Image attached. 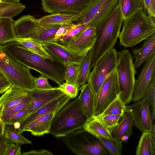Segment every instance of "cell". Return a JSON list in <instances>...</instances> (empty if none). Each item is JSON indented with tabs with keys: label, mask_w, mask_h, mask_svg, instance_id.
I'll return each instance as SVG.
<instances>
[{
	"label": "cell",
	"mask_w": 155,
	"mask_h": 155,
	"mask_svg": "<svg viewBox=\"0 0 155 155\" xmlns=\"http://www.w3.org/2000/svg\"><path fill=\"white\" fill-rule=\"evenodd\" d=\"M76 25V24L71 22L61 25L55 34L53 41L59 39L65 35Z\"/></svg>",
	"instance_id": "7bdbcfd3"
},
{
	"label": "cell",
	"mask_w": 155,
	"mask_h": 155,
	"mask_svg": "<svg viewBox=\"0 0 155 155\" xmlns=\"http://www.w3.org/2000/svg\"><path fill=\"white\" fill-rule=\"evenodd\" d=\"M119 95L117 75L115 70L104 81L94 102V116L101 114Z\"/></svg>",
	"instance_id": "8fae6325"
},
{
	"label": "cell",
	"mask_w": 155,
	"mask_h": 155,
	"mask_svg": "<svg viewBox=\"0 0 155 155\" xmlns=\"http://www.w3.org/2000/svg\"><path fill=\"white\" fill-rule=\"evenodd\" d=\"M146 40L140 48L132 50L134 58H135L134 63L135 68H138L155 53V34H153Z\"/></svg>",
	"instance_id": "7402d4cb"
},
{
	"label": "cell",
	"mask_w": 155,
	"mask_h": 155,
	"mask_svg": "<svg viewBox=\"0 0 155 155\" xmlns=\"http://www.w3.org/2000/svg\"><path fill=\"white\" fill-rule=\"evenodd\" d=\"M91 0H41L44 11L51 14L68 13L81 14Z\"/></svg>",
	"instance_id": "4fadbf2b"
},
{
	"label": "cell",
	"mask_w": 155,
	"mask_h": 155,
	"mask_svg": "<svg viewBox=\"0 0 155 155\" xmlns=\"http://www.w3.org/2000/svg\"><path fill=\"white\" fill-rule=\"evenodd\" d=\"M134 125L132 116L129 113L125 112L120 122L111 133L112 137L119 140L123 135H127L130 137L132 134V129Z\"/></svg>",
	"instance_id": "484cf974"
},
{
	"label": "cell",
	"mask_w": 155,
	"mask_h": 155,
	"mask_svg": "<svg viewBox=\"0 0 155 155\" xmlns=\"http://www.w3.org/2000/svg\"><path fill=\"white\" fill-rule=\"evenodd\" d=\"M4 135L8 143H16L20 145L32 143L31 141L25 137L18 130L15 129L13 124H5Z\"/></svg>",
	"instance_id": "f546056e"
},
{
	"label": "cell",
	"mask_w": 155,
	"mask_h": 155,
	"mask_svg": "<svg viewBox=\"0 0 155 155\" xmlns=\"http://www.w3.org/2000/svg\"><path fill=\"white\" fill-rule=\"evenodd\" d=\"M29 114L28 111L26 109L16 112L1 116L5 124H13L20 122L25 118Z\"/></svg>",
	"instance_id": "8d00e7d4"
},
{
	"label": "cell",
	"mask_w": 155,
	"mask_h": 155,
	"mask_svg": "<svg viewBox=\"0 0 155 155\" xmlns=\"http://www.w3.org/2000/svg\"><path fill=\"white\" fill-rule=\"evenodd\" d=\"M83 129L96 137L99 136L110 139H114L106 126L95 116L88 119Z\"/></svg>",
	"instance_id": "603a6c76"
},
{
	"label": "cell",
	"mask_w": 155,
	"mask_h": 155,
	"mask_svg": "<svg viewBox=\"0 0 155 155\" xmlns=\"http://www.w3.org/2000/svg\"><path fill=\"white\" fill-rule=\"evenodd\" d=\"M144 8L148 15L155 18V10L152 5L151 0H142Z\"/></svg>",
	"instance_id": "bcb514c9"
},
{
	"label": "cell",
	"mask_w": 155,
	"mask_h": 155,
	"mask_svg": "<svg viewBox=\"0 0 155 155\" xmlns=\"http://www.w3.org/2000/svg\"><path fill=\"white\" fill-rule=\"evenodd\" d=\"M87 24L77 25L65 35L54 41L67 46L74 40L87 27Z\"/></svg>",
	"instance_id": "d6a6232c"
},
{
	"label": "cell",
	"mask_w": 155,
	"mask_h": 155,
	"mask_svg": "<svg viewBox=\"0 0 155 155\" xmlns=\"http://www.w3.org/2000/svg\"><path fill=\"white\" fill-rule=\"evenodd\" d=\"M91 53V49L80 64L79 71L77 83L79 87L85 84L87 81L90 72V64Z\"/></svg>",
	"instance_id": "1f68e13d"
},
{
	"label": "cell",
	"mask_w": 155,
	"mask_h": 155,
	"mask_svg": "<svg viewBox=\"0 0 155 155\" xmlns=\"http://www.w3.org/2000/svg\"><path fill=\"white\" fill-rule=\"evenodd\" d=\"M12 18H0V45L14 41L16 38Z\"/></svg>",
	"instance_id": "4316f807"
},
{
	"label": "cell",
	"mask_w": 155,
	"mask_h": 155,
	"mask_svg": "<svg viewBox=\"0 0 155 155\" xmlns=\"http://www.w3.org/2000/svg\"><path fill=\"white\" fill-rule=\"evenodd\" d=\"M137 155H155V140L151 132H143L137 147Z\"/></svg>",
	"instance_id": "83f0119b"
},
{
	"label": "cell",
	"mask_w": 155,
	"mask_h": 155,
	"mask_svg": "<svg viewBox=\"0 0 155 155\" xmlns=\"http://www.w3.org/2000/svg\"><path fill=\"white\" fill-rule=\"evenodd\" d=\"M28 93L30 100L28 108L29 114L65 94L58 87L48 89L35 88L28 90Z\"/></svg>",
	"instance_id": "2e32d148"
},
{
	"label": "cell",
	"mask_w": 155,
	"mask_h": 155,
	"mask_svg": "<svg viewBox=\"0 0 155 155\" xmlns=\"http://www.w3.org/2000/svg\"><path fill=\"white\" fill-rule=\"evenodd\" d=\"M129 137L130 136L128 135H124L121 137L119 140L122 143L123 142H126L129 140Z\"/></svg>",
	"instance_id": "f907efd6"
},
{
	"label": "cell",
	"mask_w": 155,
	"mask_h": 155,
	"mask_svg": "<svg viewBox=\"0 0 155 155\" xmlns=\"http://www.w3.org/2000/svg\"><path fill=\"white\" fill-rule=\"evenodd\" d=\"M118 38L125 47H133L155 33V18L149 16L144 8L124 19Z\"/></svg>",
	"instance_id": "277c9868"
},
{
	"label": "cell",
	"mask_w": 155,
	"mask_h": 155,
	"mask_svg": "<svg viewBox=\"0 0 155 155\" xmlns=\"http://www.w3.org/2000/svg\"><path fill=\"white\" fill-rule=\"evenodd\" d=\"M5 124L0 115V135L4 134Z\"/></svg>",
	"instance_id": "681fc988"
},
{
	"label": "cell",
	"mask_w": 155,
	"mask_h": 155,
	"mask_svg": "<svg viewBox=\"0 0 155 155\" xmlns=\"http://www.w3.org/2000/svg\"><path fill=\"white\" fill-rule=\"evenodd\" d=\"M123 20L120 8L118 5L108 17L96 27V39L91 49L90 70L105 53L113 48Z\"/></svg>",
	"instance_id": "7a4b0ae2"
},
{
	"label": "cell",
	"mask_w": 155,
	"mask_h": 155,
	"mask_svg": "<svg viewBox=\"0 0 155 155\" xmlns=\"http://www.w3.org/2000/svg\"><path fill=\"white\" fill-rule=\"evenodd\" d=\"M89 118L78 97L67 104L55 114L49 134L57 138L65 136L83 129Z\"/></svg>",
	"instance_id": "3957f363"
},
{
	"label": "cell",
	"mask_w": 155,
	"mask_h": 155,
	"mask_svg": "<svg viewBox=\"0 0 155 155\" xmlns=\"http://www.w3.org/2000/svg\"><path fill=\"white\" fill-rule=\"evenodd\" d=\"M8 143L4 134L0 135V155H4Z\"/></svg>",
	"instance_id": "c3c4849f"
},
{
	"label": "cell",
	"mask_w": 155,
	"mask_h": 155,
	"mask_svg": "<svg viewBox=\"0 0 155 155\" xmlns=\"http://www.w3.org/2000/svg\"><path fill=\"white\" fill-rule=\"evenodd\" d=\"M35 88L41 89H48L53 88L48 81V78L41 75L35 78L34 80Z\"/></svg>",
	"instance_id": "b9f144b4"
},
{
	"label": "cell",
	"mask_w": 155,
	"mask_h": 155,
	"mask_svg": "<svg viewBox=\"0 0 155 155\" xmlns=\"http://www.w3.org/2000/svg\"><path fill=\"white\" fill-rule=\"evenodd\" d=\"M79 87L77 84L64 82L58 88L71 98L74 99L78 96Z\"/></svg>",
	"instance_id": "ab89813d"
},
{
	"label": "cell",
	"mask_w": 155,
	"mask_h": 155,
	"mask_svg": "<svg viewBox=\"0 0 155 155\" xmlns=\"http://www.w3.org/2000/svg\"><path fill=\"white\" fill-rule=\"evenodd\" d=\"M124 19L144 8L142 0H118Z\"/></svg>",
	"instance_id": "f1b7e54d"
},
{
	"label": "cell",
	"mask_w": 155,
	"mask_h": 155,
	"mask_svg": "<svg viewBox=\"0 0 155 155\" xmlns=\"http://www.w3.org/2000/svg\"><path fill=\"white\" fill-rule=\"evenodd\" d=\"M13 125L15 128L17 130L21 126L20 123L19 122L15 123Z\"/></svg>",
	"instance_id": "db71d44e"
},
{
	"label": "cell",
	"mask_w": 155,
	"mask_h": 155,
	"mask_svg": "<svg viewBox=\"0 0 155 155\" xmlns=\"http://www.w3.org/2000/svg\"><path fill=\"white\" fill-rule=\"evenodd\" d=\"M0 73L12 85L27 90L35 88V78L30 69L13 58L0 45Z\"/></svg>",
	"instance_id": "5b68a950"
},
{
	"label": "cell",
	"mask_w": 155,
	"mask_h": 155,
	"mask_svg": "<svg viewBox=\"0 0 155 155\" xmlns=\"http://www.w3.org/2000/svg\"><path fill=\"white\" fill-rule=\"evenodd\" d=\"M155 74V53L146 61L138 79L135 81L132 101H137L145 97L146 91Z\"/></svg>",
	"instance_id": "9a60e30c"
},
{
	"label": "cell",
	"mask_w": 155,
	"mask_h": 155,
	"mask_svg": "<svg viewBox=\"0 0 155 155\" xmlns=\"http://www.w3.org/2000/svg\"><path fill=\"white\" fill-rule=\"evenodd\" d=\"M71 99L69 96L64 94L42 106L20 122L21 126L17 130L21 133L22 130L28 124L41 116L51 112H58L68 103Z\"/></svg>",
	"instance_id": "ac0fdd59"
},
{
	"label": "cell",
	"mask_w": 155,
	"mask_h": 155,
	"mask_svg": "<svg viewBox=\"0 0 155 155\" xmlns=\"http://www.w3.org/2000/svg\"><path fill=\"white\" fill-rule=\"evenodd\" d=\"M30 15L21 17L14 21L13 27L16 38H31L39 41H53L55 34L60 26L45 27L37 23Z\"/></svg>",
	"instance_id": "ba28073f"
},
{
	"label": "cell",
	"mask_w": 155,
	"mask_h": 155,
	"mask_svg": "<svg viewBox=\"0 0 155 155\" xmlns=\"http://www.w3.org/2000/svg\"><path fill=\"white\" fill-rule=\"evenodd\" d=\"M81 86L79 88L80 93L78 97L84 111L87 115L90 117L94 116V94L88 83Z\"/></svg>",
	"instance_id": "cb8c5ba5"
},
{
	"label": "cell",
	"mask_w": 155,
	"mask_h": 155,
	"mask_svg": "<svg viewBox=\"0 0 155 155\" xmlns=\"http://www.w3.org/2000/svg\"><path fill=\"white\" fill-rule=\"evenodd\" d=\"M57 112H53L39 117L25 126L21 131H28L35 136L49 134L53 118Z\"/></svg>",
	"instance_id": "44dd1931"
},
{
	"label": "cell",
	"mask_w": 155,
	"mask_h": 155,
	"mask_svg": "<svg viewBox=\"0 0 155 155\" xmlns=\"http://www.w3.org/2000/svg\"><path fill=\"white\" fill-rule=\"evenodd\" d=\"M23 102H30L28 90L12 85L0 97V110Z\"/></svg>",
	"instance_id": "d6986e66"
},
{
	"label": "cell",
	"mask_w": 155,
	"mask_h": 155,
	"mask_svg": "<svg viewBox=\"0 0 155 155\" xmlns=\"http://www.w3.org/2000/svg\"><path fill=\"white\" fill-rule=\"evenodd\" d=\"M79 65L80 64L71 62L67 63L63 65L65 82L77 84Z\"/></svg>",
	"instance_id": "836d02e7"
},
{
	"label": "cell",
	"mask_w": 155,
	"mask_h": 155,
	"mask_svg": "<svg viewBox=\"0 0 155 155\" xmlns=\"http://www.w3.org/2000/svg\"><path fill=\"white\" fill-rule=\"evenodd\" d=\"M22 155H52L53 154L48 150L44 149H41L37 150H32L23 152L22 153Z\"/></svg>",
	"instance_id": "7dc6e473"
},
{
	"label": "cell",
	"mask_w": 155,
	"mask_h": 155,
	"mask_svg": "<svg viewBox=\"0 0 155 155\" xmlns=\"http://www.w3.org/2000/svg\"><path fill=\"white\" fill-rule=\"evenodd\" d=\"M151 133L153 138L155 140V125L154 123L153 124V127Z\"/></svg>",
	"instance_id": "f5cc1de1"
},
{
	"label": "cell",
	"mask_w": 155,
	"mask_h": 155,
	"mask_svg": "<svg viewBox=\"0 0 155 155\" xmlns=\"http://www.w3.org/2000/svg\"><path fill=\"white\" fill-rule=\"evenodd\" d=\"M117 59V52L115 49H111L99 59L90 72L87 83L94 93V102L103 83L115 70Z\"/></svg>",
	"instance_id": "9c48e42d"
},
{
	"label": "cell",
	"mask_w": 155,
	"mask_h": 155,
	"mask_svg": "<svg viewBox=\"0 0 155 155\" xmlns=\"http://www.w3.org/2000/svg\"><path fill=\"white\" fill-rule=\"evenodd\" d=\"M120 98L119 94L100 114L101 116L108 114H122L125 113L126 105Z\"/></svg>",
	"instance_id": "d590c367"
},
{
	"label": "cell",
	"mask_w": 155,
	"mask_h": 155,
	"mask_svg": "<svg viewBox=\"0 0 155 155\" xmlns=\"http://www.w3.org/2000/svg\"><path fill=\"white\" fill-rule=\"evenodd\" d=\"M26 8L21 3H14L2 2H0V18H12L21 12Z\"/></svg>",
	"instance_id": "4dcf8cb0"
},
{
	"label": "cell",
	"mask_w": 155,
	"mask_h": 155,
	"mask_svg": "<svg viewBox=\"0 0 155 155\" xmlns=\"http://www.w3.org/2000/svg\"><path fill=\"white\" fill-rule=\"evenodd\" d=\"M57 138L76 154L110 155L96 137L83 128Z\"/></svg>",
	"instance_id": "8992f818"
},
{
	"label": "cell",
	"mask_w": 155,
	"mask_h": 155,
	"mask_svg": "<svg viewBox=\"0 0 155 155\" xmlns=\"http://www.w3.org/2000/svg\"><path fill=\"white\" fill-rule=\"evenodd\" d=\"M14 41L17 42L21 46L30 51L39 55L44 59L54 61V59L39 42L31 38H18Z\"/></svg>",
	"instance_id": "d4e9b609"
},
{
	"label": "cell",
	"mask_w": 155,
	"mask_h": 155,
	"mask_svg": "<svg viewBox=\"0 0 155 155\" xmlns=\"http://www.w3.org/2000/svg\"><path fill=\"white\" fill-rule=\"evenodd\" d=\"M118 5V0H91L81 14L77 25L95 27L104 21Z\"/></svg>",
	"instance_id": "30bf717a"
},
{
	"label": "cell",
	"mask_w": 155,
	"mask_h": 155,
	"mask_svg": "<svg viewBox=\"0 0 155 155\" xmlns=\"http://www.w3.org/2000/svg\"><path fill=\"white\" fill-rule=\"evenodd\" d=\"M38 41L41 43L47 52L53 57L55 61L63 65L70 62L80 64L87 53L83 55L78 54L65 46L54 41Z\"/></svg>",
	"instance_id": "5bb4252c"
},
{
	"label": "cell",
	"mask_w": 155,
	"mask_h": 155,
	"mask_svg": "<svg viewBox=\"0 0 155 155\" xmlns=\"http://www.w3.org/2000/svg\"><path fill=\"white\" fill-rule=\"evenodd\" d=\"M2 2V0H0V2Z\"/></svg>",
	"instance_id": "9f6ffc18"
},
{
	"label": "cell",
	"mask_w": 155,
	"mask_h": 155,
	"mask_svg": "<svg viewBox=\"0 0 155 155\" xmlns=\"http://www.w3.org/2000/svg\"><path fill=\"white\" fill-rule=\"evenodd\" d=\"M117 54L115 71L117 75L119 94L121 99L127 104L132 101L137 71L128 50H123Z\"/></svg>",
	"instance_id": "52a82bcc"
},
{
	"label": "cell",
	"mask_w": 155,
	"mask_h": 155,
	"mask_svg": "<svg viewBox=\"0 0 155 155\" xmlns=\"http://www.w3.org/2000/svg\"><path fill=\"white\" fill-rule=\"evenodd\" d=\"M144 98L147 99L150 103L153 120L155 118V74L150 81L146 91Z\"/></svg>",
	"instance_id": "f35d334b"
},
{
	"label": "cell",
	"mask_w": 155,
	"mask_h": 155,
	"mask_svg": "<svg viewBox=\"0 0 155 155\" xmlns=\"http://www.w3.org/2000/svg\"><path fill=\"white\" fill-rule=\"evenodd\" d=\"M79 14L63 13L51 14L39 19L35 21L45 27L60 26L68 23L76 22L81 17Z\"/></svg>",
	"instance_id": "ffe728a7"
},
{
	"label": "cell",
	"mask_w": 155,
	"mask_h": 155,
	"mask_svg": "<svg viewBox=\"0 0 155 155\" xmlns=\"http://www.w3.org/2000/svg\"><path fill=\"white\" fill-rule=\"evenodd\" d=\"M30 102H23L12 106L0 110V115L10 114L27 109Z\"/></svg>",
	"instance_id": "60d3db41"
},
{
	"label": "cell",
	"mask_w": 155,
	"mask_h": 155,
	"mask_svg": "<svg viewBox=\"0 0 155 155\" xmlns=\"http://www.w3.org/2000/svg\"><path fill=\"white\" fill-rule=\"evenodd\" d=\"M20 0H2V2L14 3H19Z\"/></svg>",
	"instance_id": "816d5d0a"
},
{
	"label": "cell",
	"mask_w": 155,
	"mask_h": 155,
	"mask_svg": "<svg viewBox=\"0 0 155 155\" xmlns=\"http://www.w3.org/2000/svg\"><path fill=\"white\" fill-rule=\"evenodd\" d=\"M152 6L153 9L155 10V0H151Z\"/></svg>",
	"instance_id": "11a10c76"
},
{
	"label": "cell",
	"mask_w": 155,
	"mask_h": 155,
	"mask_svg": "<svg viewBox=\"0 0 155 155\" xmlns=\"http://www.w3.org/2000/svg\"><path fill=\"white\" fill-rule=\"evenodd\" d=\"M13 58L26 67L35 70L59 85L64 82V67L33 53L21 46L15 41L2 45Z\"/></svg>",
	"instance_id": "6da1fadb"
},
{
	"label": "cell",
	"mask_w": 155,
	"mask_h": 155,
	"mask_svg": "<svg viewBox=\"0 0 155 155\" xmlns=\"http://www.w3.org/2000/svg\"><path fill=\"white\" fill-rule=\"evenodd\" d=\"M125 112L132 116L135 126L141 132H151L153 120L150 103L147 99L144 97L131 105H126Z\"/></svg>",
	"instance_id": "7c38bea8"
},
{
	"label": "cell",
	"mask_w": 155,
	"mask_h": 155,
	"mask_svg": "<svg viewBox=\"0 0 155 155\" xmlns=\"http://www.w3.org/2000/svg\"><path fill=\"white\" fill-rule=\"evenodd\" d=\"M110 155H120L123 148L122 143L114 139H110L97 137Z\"/></svg>",
	"instance_id": "e575fe53"
},
{
	"label": "cell",
	"mask_w": 155,
	"mask_h": 155,
	"mask_svg": "<svg viewBox=\"0 0 155 155\" xmlns=\"http://www.w3.org/2000/svg\"><path fill=\"white\" fill-rule=\"evenodd\" d=\"M123 115L108 114L101 116H96L106 126L111 133L119 124V121Z\"/></svg>",
	"instance_id": "74e56055"
},
{
	"label": "cell",
	"mask_w": 155,
	"mask_h": 155,
	"mask_svg": "<svg viewBox=\"0 0 155 155\" xmlns=\"http://www.w3.org/2000/svg\"><path fill=\"white\" fill-rule=\"evenodd\" d=\"M96 29L95 27L87 26L70 44L65 46L78 54L83 55L87 54L93 48L95 42Z\"/></svg>",
	"instance_id": "e0dca14e"
},
{
	"label": "cell",
	"mask_w": 155,
	"mask_h": 155,
	"mask_svg": "<svg viewBox=\"0 0 155 155\" xmlns=\"http://www.w3.org/2000/svg\"><path fill=\"white\" fill-rule=\"evenodd\" d=\"M20 145L16 143H8L4 155H22Z\"/></svg>",
	"instance_id": "ee69618b"
},
{
	"label": "cell",
	"mask_w": 155,
	"mask_h": 155,
	"mask_svg": "<svg viewBox=\"0 0 155 155\" xmlns=\"http://www.w3.org/2000/svg\"><path fill=\"white\" fill-rule=\"evenodd\" d=\"M12 86L11 83L0 73V94H3Z\"/></svg>",
	"instance_id": "f6af8a7d"
}]
</instances>
